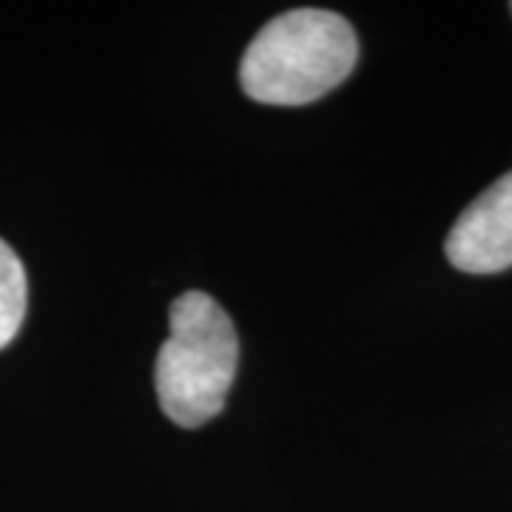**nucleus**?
Listing matches in <instances>:
<instances>
[{"label":"nucleus","instance_id":"f257e3e1","mask_svg":"<svg viewBox=\"0 0 512 512\" xmlns=\"http://www.w3.org/2000/svg\"><path fill=\"white\" fill-rule=\"evenodd\" d=\"M359 60L348 20L328 9H293L265 23L239 66L245 94L265 106H305L333 92Z\"/></svg>","mask_w":512,"mask_h":512},{"label":"nucleus","instance_id":"f03ea898","mask_svg":"<svg viewBox=\"0 0 512 512\" xmlns=\"http://www.w3.org/2000/svg\"><path fill=\"white\" fill-rule=\"evenodd\" d=\"M168 339L157 353L154 384L168 419L202 427L220 416L239 365L231 316L208 293L188 291L168 311Z\"/></svg>","mask_w":512,"mask_h":512},{"label":"nucleus","instance_id":"7ed1b4c3","mask_svg":"<svg viewBox=\"0 0 512 512\" xmlns=\"http://www.w3.org/2000/svg\"><path fill=\"white\" fill-rule=\"evenodd\" d=\"M444 254L464 274L512 268V171L470 202L450 228Z\"/></svg>","mask_w":512,"mask_h":512},{"label":"nucleus","instance_id":"20e7f679","mask_svg":"<svg viewBox=\"0 0 512 512\" xmlns=\"http://www.w3.org/2000/svg\"><path fill=\"white\" fill-rule=\"evenodd\" d=\"M29 302L26 271L18 254L0 239V350L18 336Z\"/></svg>","mask_w":512,"mask_h":512}]
</instances>
